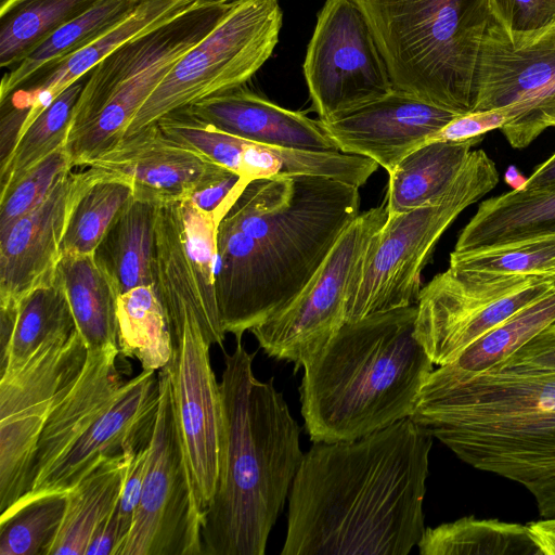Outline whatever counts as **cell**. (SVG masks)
<instances>
[{
    "mask_svg": "<svg viewBox=\"0 0 555 555\" xmlns=\"http://www.w3.org/2000/svg\"><path fill=\"white\" fill-rule=\"evenodd\" d=\"M433 436L411 417L313 442L288 494L282 555H408L421 540Z\"/></svg>",
    "mask_w": 555,
    "mask_h": 555,
    "instance_id": "1",
    "label": "cell"
},
{
    "mask_svg": "<svg viewBox=\"0 0 555 555\" xmlns=\"http://www.w3.org/2000/svg\"><path fill=\"white\" fill-rule=\"evenodd\" d=\"M359 214V188L341 181L250 180L217 230L216 297L225 334L242 339L294 299Z\"/></svg>",
    "mask_w": 555,
    "mask_h": 555,
    "instance_id": "2",
    "label": "cell"
},
{
    "mask_svg": "<svg viewBox=\"0 0 555 555\" xmlns=\"http://www.w3.org/2000/svg\"><path fill=\"white\" fill-rule=\"evenodd\" d=\"M474 468L522 486L555 518V372L438 366L410 416Z\"/></svg>",
    "mask_w": 555,
    "mask_h": 555,
    "instance_id": "3",
    "label": "cell"
},
{
    "mask_svg": "<svg viewBox=\"0 0 555 555\" xmlns=\"http://www.w3.org/2000/svg\"><path fill=\"white\" fill-rule=\"evenodd\" d=\"M256 352L236 339L220 382V473L203 516V555H263L304 459L300 428L274 378L257 379Z\"/></svg>",
    "mask_w": 555,
    "mask_h": 555,
    "instance_id": "4",
    "label": "cell"
},
{
    "mask_svg": "<svg viewBox=\"0 0 555 555\" xmlns=\"http://www.w3.org/2000/svg\"><path fill=\"white\" fill-rule=\"evenodd\" d=\"M416 305L346 322L305 363L301 414L312 442L351 441L410 417L434 363Z\"/></svg>",
    "mask_w": 555,
    "mask_h": 555,
    "instance_id": "5",
    "label": "cell"
},
{
    "mask_svg": "<svg viewBox=\"0 0 555 555\" xmlns=\"http://www.w3.org/2000/svg\"><path fill=\"white\" fill-rule=\"evenodd\" d=\"M395 89L450 111L473 108V88L489 0H354Z\"/></svg>",
    "mask_w": 555,
    "mask_h": 555,
    "instance_id": "6",
    "label": "cell"
},
{
    "mask_svg": "<svg viewBox=\"0 0 555 555\" xmlns=\"http://www.w3.org/2000/svg\"><path fill=\"white\" fill-rule=\"evenodd\" d=\"M232 3L198 2L125 42L94 66L75 105L65 144L73 168L88 166L124 138L175 64L222 21Z\"/></svg>",
    "mask_w": 555,
    "mask_h": 555,
    "instance_id": "7",
    "label": "cell"
},
{
    "mask_svg": "<svg viewBox=\"0 0 555 555\" xmlns=\"http://www.w3.org/2000/svg\"><path fill=\"white\" fill-rule=\"evenodd\" d=\"M499 171L482 150L472 151L454 182L438 199L387 217L373 236L352 282L346 322L416 305L421 275L446 230L495 188Z\"/></svg>",
    "mask_w": 555,
    "mask_h": 555,
    "instance_id": "8",
    "label": "cell"
},
{
    "mask_svg": "<svg viewBox=\"0 0 555 555\" xmlns=\"http://www.w3.org/2000/svg\"><path fill=\"white\" fill-rule=\"evenodd\" d=\"M282 27L278 0H237L170 69L125 135L206 98L243 86L271 56Z\"/></svg>",
    "mask_w": 555,
    "mask_h": 555,
    "instance_id": "9",
    "label": "cell"
},
{
    "mask_svg": "<svg viewBox=\"0 0 555 555\" xmlns=\"http://www.w3.org/2000/svg\"><path fill=\"white\" fill-rule=\"evenodd\" d=\"M553 289L551 279L449 266L421 289L415 336L434 364H450L486 333Z\"/></svg>",
    "mask_w": 555,
    "mask_h": 555,
    "instance_id": "10",
    "label": "cell"
},
{
    "mask_svg": "<svg viewBox=\"0 0 555 555\" xmlns=\"http://www.w3.org/2000/svg\"><path fill=\"white\" fill-rule=\"evenodd\" d=\"M387 216L386 203L360 212L298 295L250 330L269 357L297 371L331 341L346 323L352 282Z\"/></svg>",
    "mask_w": 555,
    "mask_h": 555,
    "instance_id": "11",
    "label": "cell"
},
{
    "mask_svg": "<svg viewBox=\"0 0 555 555\" xmlns=\"http://www.w3.org/2000/svg\"><path fill=\"white\" fill-rule=\"evenodd\" d=\"M88 356L77 328L43 345L23 365L0 376V512L24 496L41 431L73 386Z\"/></svg>",
    "mask_w": 555,
    "mask_h": 555,
    "instance_id": "12",
    "label": "cell"
},
{
    "mask_svg": "<svg viewBox=\"0 0 555 555\" xmlns=\"http://www.w3.org/2000/svg\"><path fill=\"white\" fill-rule=\"evenodd\" d=\"M159 401L141 499L116 555H203L201 512L180 443L167 369L158 370Z\"/></svg>",
    "mask_w": 555,
    "mask_h": 555,
    "instance_id": "13",
    "label": "cell"
},
{
    "mask_svg": "<svg viewBox=\"0 0 555 555\" xmlns=\"http://www.w3.org/2000/svg\"><path fill=\"white\" fill-rule=\"evenodd\" d=\"M312 107L334 121L395 90L372 29L354 0H326L307 48Z\"/></svg>",
    "mask_w": 555,
    "mask_h": 555,
    "instance_id": "14",
    "label": "cell"
},
{
    "mask_svg": "<svg viewBox=\"0 0 555 555\" xmlns=\"http://www.w3.org/2000/svg\"><path fill=\"white\" fill-rule=\"evenodd\" d=\"M220 218L189 198L159 204L153 260V285L168 325L183 320L199 325L210 345L222 347L215 283Z\"/></svg>",
    "mask_w": 555,
    "mask_h": 555,
    "instance_id": "15",
    "label": "cell"
},
{
    "mask_svg": "<svg viewBox=\"0 0 555 555\" xmlns=\"http://www.w3.org/2000/svg\"><path fill=\"white\" fill-rule=\"evenodd\" d=\"M508 105L521 114L500 130L515 149L528 146L555 121V26L515 44L491 15L476 64L472 112Z\"/></svg>",
    "mask_w": 555,
    "mask_h": 555,
    "instance_id": "16",
    "label": "cell"
},
{
    "mask_svg": "<svg viewBox=\"0 0 555 555\" xmlns=\"http://www.w3.org/2000/svg\"><path fill=\"white\" fill-rule=\"evenodd\" d=\"M172 356L167 369L172 406L190 479L201 512L210 504L220 473L223 428L220 384L210 364V344L198 324L169 325Z\"/></svg>",
    "mask_w": 555,
    "mask_h": 555,
    "instance_id": "17",
    "label": "cell"
},
{
    "mask_svg": "<svg viewBox=\"0 0 555 555\" xmlns=\"http://www.w3.org/2000/svg\"><path fill=\"white\" fill-rule=\"evenodd\" d=\"M159 401L158 371L126 380L109 405L73 447L9 509L37 498L66 493L101 460L151 440Z\"/></svg>",
    "mask_w": 555,
    "mask_h": 555,
    "instance_id": "18",
    "label": "cell"
},
{
    "mask_svg": "<svg viewBox=\"0 0 555 555\" xmlns=\"http://www.w3.org/2000/svg\"><path fill=\"white\" fill-rule=\"evenodd\" d=\"M93 169L65 172L48 197L0 235V306L54 276L70 211Z\"/></svg>",
    "mask_w": 555,
    "mask_h": 555,
    "instance_id": "19",
    "label": "cell"
},
{
    "mask_svg": "<svg viewBox=\"0 0 555 555\" xmlns=\"http://www.w3.org/2000/svg\"><path fill=\"white\" fill-rule=\"evenodd\" d=\"M456 115L395 89L334 121L322 122L340 152L370 158L390 172Z\"/></svg>",
    "mask_w": 555,
    "mask_h": 555,
    "instance_id": "20",
    "label": "cell"
},
{
    "mask_svg": "<svg viewBox=\"0 0 555 555\" xmlns=\"http://www.w3.org/2000/svg\"><path fill=\"white\" fill-rule=\"evenodd\" d=\"M212 165L169 139L157 124L124 137L88 164L131 181L134 196L159 203L186 198Z\"/></svg>",
    "mask_w": 555,
    "mask_h": 555,
    "instance_id": "21",
    "label": "cell"
},
{
    "mask_svg": "<svg viewBox=\"0 0 555 555\" xmlns=\"http://www.w3.org/2000/svg\"><path fill=\"white\" fill-rule=\"evenodd\" d=\"M182 109L244 140L308 151H339L320 119L281 107L242 86Z\"/></svg>",
    "mask_w": 555,
    "mask_h": 555,
    "instance_id": "22",
    "label": "cell"
},
{
    "mask_svg": "<svg viewBox=\"0 0 555 555\" xmlns=\"http://www.w3.org/2000/svg\"><path fill=\"white\" fill-rule=\"evenodd\" d=\"M198 2L201 0H140L117 26L86 48L37 72L1 104L8 102V112L23 121L21 132L66 88L89 74L118 47Z\"/></svg>",
    "mask_w": 555,
    "mask_h": 555,
    "instance_id": "23",
    "label": "cell"
},
{
    "mask_svg": "<svg viewBox=\"0 0 555 555\" xmlns=\"http://www.w3.org/2000/svg\"><path fill=\"white\" fill-rule=\"evenodd\" d=\"M118 356L117 346L88 348L80 374L55 405L41 431L33 459L29 489L93 425L116 397L126 382L117 366Z\"/></svg>",
    "mask_w": 555,
    "mask_h": 555,
    "instance_id": "24",
    "label": "cell"
},
{
    "mask_svg": "<svg viewBox=\"0 0 555 555\" xmlns=\"http://www.w3.org/2000/svg\"><path fill=\"white\" fill-rule=\"evenodd\" d=\"M75 330L65 291L54 273L17 302L0 306V376L23 365L43 345Z\"/></svg>",
    "mask_w": 555,
    "mask_h": 555,
    "instance_id": "25",
    "label": "cell"
},
{
    "mask_svg": "<svg viewBox=\"0 0 555 555\" xmlns=\"http://www.w3.org/2000/svg\"><path fill=\"white\" fill-rule=\"evenodd\" d=\"M555 234V189H513L483 201L460 233L453 253L482 250Z\"/></svg>",
    "mask_w": 555,
    "mask_h": 555,
    "instance_id": "26",
    "label": "cell"
},
{
    "mask_svg": "<svg viewBox=\"0 0 555 555\" xmlns=\"http://www.w3.org/2000/svg\"><path fill=\"white\" fill-rule=\"evenodd\" d=\"M138 448L101 460L66 492L64 518L48 555H86L95 530L118 502Z\"/></svg>",
    "mask_w": 555,
    "mask_h": 555,
    "instance_id": "27",
    "label": "cell"
},
{
    "mask_svg": "<svg viewBox=\"0 0 555 555\" xmlns=\"http://www.w3.org/2000/svg\"><path fill=\"white\" fill-rule=\"evenodd\" d=\"M159 202L134 198L115 218L94 250V257L119 295L153 284L156 219Z\"/></svg>",
    "mask_w": 555,
    "mask_h": 555,
    "instance_id": "28",
    "label": "cell"
},
{
    "mask_svg": "<svg viewBox=\"0 0 555 555\" xmlns=\"http://www.w3.org/2000/svg\"><path fill=\"white\" fill-rule=\"evenodd\" d=\"M55 274L65 291L76 328L88 348L118 347L119 293L94 254H63Z\"/></svg>",
    "mask_w": 555,
    "mask_h": 555,
    "instance_id": "29",
    "label": "cell"
},
{
    "mask_svg": "<svg viewBox=\"0 0 555 555\" xmlns=\"http://www.w3.org/2000/svg\"><path fill=\"white\" fill-rule=\"evenodd\" d=\"M482 138L460 142H429L403 157L388 172L387 217L441 197L456 179L472 147Z\"/></svg>",
    "mask_w": 555,
    "mask_h": 555,
    "instance_id": "30",
    "label": "cell"
},
{
    "mask_svg": "<svg viewBox=\"0 0 555 555\" xmlns=\"http://www.w3.org/2000/svg\"><path fill=\"white\" fill-rule=\"evenodd\" d=\"M139 1L99 0L80 16L61 27L3 76L0 102L18 90L40 69L76 53L108 33L135 9Z\"/></svg>",
    "mask_w": 555,
    "mask_h": 555,
    "instance_id": "31",
    "label": "cell"
},
{
    "mask_svg": "<svg viewBox=\"0 0 555 555\" xmlns=\"http://www.w3.org/2000/svg\"><path fill=\"white\" fill-rule=\"evenodd\" d=\"M422 555H542L527 525L466 516L425 528Z\"/></svg>",
    "mask_w": 555,
    "mask_h": 555,
    "instance_id": "32",
    "label": "cell"
},
{
    "mask_svg": "<svg viewBox=\"0 0 555 555\" xmlns=\"http://www.w3.org/2000/svg\"><path fill=\"white\" fill-rule=\"evenodd\" d=\"M99 0H1L0 65L12 68Z\"/></svg>",
    "mask_w": 555,
    "mask_h": 555,
    "instance_id": "33",
    "label": "cell"
},
{
    "mask_svg": "<svg viewBox=\"0 0 555 555\" xmlns=\"http://www.w3.org/2000/svg\"><path fill=\"white\" fill-rule=\"evenodd\" d=\"M119 354L137 359L142 370L158 371L172 356L168 321L154 285H141L117 299Z\"/></svg>",
    "mask_w": 555,
    "mask_h": 555,
    "instance_id": "34",
    "label": "cell"
},
{
    "mask_svg": "<svg viewBox=\"0 0 555 555\" xmlns=\"http://www.w3.org/2000/svg\"><path fill=\"white\" fill-rule=\"evenodd\" d=\"M91 168L93 177L70 211L61 245L62 255L94 253L115 218L134 198L131 181Z\"/></svg>",
    "mask_w": 555,
    "mask_h": 555,
    "instance_id": "35",
    "label": "cell"
},
{
    "mask_svg": "<svg viewBox=\"0 0 555 555\" xmlns=\"http://www.w3.org/2000/svg\"><path fill=\"white\" fill-rule=\"evenodd\" d=\"M87 77L88 74L66 88L18 133L11 152L1 162V192L41 159L65 146L74 108Z\"/></svg>",
    "mask_w": 555,
    "mask_h": 555,
    "instance_id": "36",
    "label": "cell"
},
{
    "mask_svg": "<svg viewBox=\"0 0 555 555\" xmlns=\"http://www.w3.org/2000/svg\"><path fill=\"white\" fill-rule=\"evenodd\" d=\"M555 322V289L486 333L450 363L467 373L486 372Z\"/></svg>",
    "mask_w": 555,
    "mask_h": 555,
    "instance_id": "37",
    "label": "cell"
},
{
    "mask_svg": "<svg viewBox=\"0 0 555 555\" xmlns=\"http://www.w3.org/2000/svg\"><path fill=\"white\" fill-rule=\"evenodd\" d=\"M66 493L37 498L0 516V555H48L61 528Z\"/></svg>",
    "mask_w": 555,
    "mask_h": 555,
    "instance_id": "38",
    "label": "cell"
},
{
    "mask_svg": "<svg viewBox=\"0 0 555 555\" xmlns=\"http://www.w3.org/2000/svg\"><path fill=\"white\" fill-rule=\"evenodd\" d=\"M450 266L482 272L538 276L555 281V234L482 250L450 254Z\"/></svg>",
    "mask_w": 555,
    "mask_h": 555,
    "instance_id": "39",
    "label": "cell"
},
{
    "mask_svg": "<svg viewBox=\"0 0 555 555\" xmlns=\"http://www.w3.org/2000/svg\"><path fill=\"white\" fill-rule=\"evenodd\" d=\"M73 169L65 146L48 155L0 193V235L40 205L61 177Z\"/></svg>",
    "mask_w": 555,
    "mask_h": 555,
    "instance_id": "40",
    "label": "cell"
},
{
    "mask_svg": "<svg viewBox=\"0 0 555 555\" xmlns=\"http://www.w3.org/2000/svg\"><path fill=\"white\" fill-rule=\"evenodd\" d=\"M491 15L515 44L555 26V0H489Z\"/></svg>",
    "mask_w": 555,
    "mask_h": 555,
    "instance_id": "41",
    "label": "cell"
},
{
    "mask_svg": "<svg viewBox=\"0 0 555 555\" xmlns=\"http://www.w3.org/2000/svg\"><path fill=\"white\" fill-rule=\"evenodd\" d=\"M248 182L235 171L214 164L186 198L203 211L222 219Z\"/></svg>",
    "mask_w": 555,
    "mask_h": 555,
    "instance_id": "42",
    "label": "cell"
},
{
    "mask_svg": "<svg viewBox=\"0 0 555 555\" xmlns=\"http://www.w3.org/2000/svg\"><path fill=\"white\" fill-rule=\"evenodd\" d=\"M150 442L151 440L141 444L137 449L129 465V469L124 481L118 502L114 511L104 520V524L108 528L111 527V529L114 530L118 535L120 541L119 546L127 538L132 527L135 512L141 499L150 453Z\"/></svg>",
    "mask_w": 555,
    "mask_h": 555,
    "instance_id": "43",
    "label": "cell"
},
{
    "mask_svg": "<svg viewBox=\"0 0 555 555\" xmlns=\"http://www.w3.org/2000/svg\"><path fill=\"white\" fill-rule=\"evenodd\" d=\"M519 115L520 109L517 105L460 114L437 131L429 142H460L480 138L491 130L501 129Z\"/></svg>",
    "mask_w": 555,
    "mask_h": 555,
    "instance_id": "44",
    "label": "cell"
},
{
    "mask_svg": "<svg viewBox=\"0 0 555 555\" xmlns=\"http://www.w3.org/2000/svg\"><path fill=\"white\" fill-rule=\"evenodd\" d=\"M488 371L514 373L555 372V322Z\"/></svg>",
    "mask_w": 555,
    "mask_h": 555,
    "instance_id": "45",
    "label": "cell"
},
{
    "mask_svg": "<svg viewBox=\"0 0 555 555\" xmlns=\"http://www.w3.org/2000/svg\"><path fill=\"white\" fill-rule=\"evenodd\" d=\"M532 539L542 555H555V518L527 524Z\"/></svg>",
    "mask_w": 555,
    "mask_h": 555,
    "instance_id": "46",
    "label": "cell"
},
{
    "mask_svg": "<svg viewBox=\"0 0 555 555\" xmlns=\"http://www.w3.org/2000/svg\"><path fill=\"white\" fill-rule=\"evenodd\" d=\"M520 189L524 190H553L555 189V153L540 165L533 173L526 179Z\"/></svg>",
    "mask_w": 555,
    "mask_h": 555,
    "instance_id": "47",
    "label": "cell"
},
{
    "mask_svg": "<svg viewBox=\"0 0 555 555\" xmlns=\"http://www.w3.org/2000/svg\"><path fill=\"white\" fill-rule=\"evenodd\" d=\"M237 0H201L204 4H220V3H232Z\"/></svg>",
    "mask_w": 555,
    "mask_h": 555,
    "instance_id": "48",
    "label": "cell"
},
{
    "mask_svg": "<svg viewBox=\"0 0 555 555\" xmlns=\"http://www.w3.org/2000/svg\"><path fill=\"white\" fill-rule=\"evenodd\" d=\"M552 127H555V121L553 122Z\"/></svg>",
    "mask_w": 555,
    "mask_h": 555,
    "instance_id": "49",
    "label": "cell"
}]
</instances>
